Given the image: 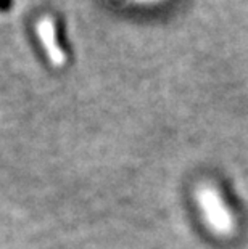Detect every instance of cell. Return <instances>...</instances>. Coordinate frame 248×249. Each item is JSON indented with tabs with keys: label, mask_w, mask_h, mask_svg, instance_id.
Listing matches in <instances>:
<instances>
[{
	"label": "cell",
	"mask_w": 248,
	"mask_h": 249,
	"mask_svg": "<svg viewBox=\"0 0 248 249\" xmlns=\"http://www.w3.org/2000/svg\"><path fill=\"white\" fill-rule=\"evenodd\" d=\"M198 203L203 209V214H207V220L213 227L214 231L221 235H228L232 231V217L228 209L224 208L221 196L211 187H202L198 192Z\"/></svg>",
	"instance_id": "obj_1"
},
{
	"label": "cell",
	"mask_w": 248,
	"mask_h": 249,
	"mask_svg": "<svg viewBox=\"0 0 248 249\" xmlns=\"http://www.w3.org/2000/svg\"><path fill=\"white\" fill-rule=\"evenodd\" d=\"M8 7V0H0V8H7Z\"/></svg>",
	"instance_id": "obj_2"
}]
</instances>
